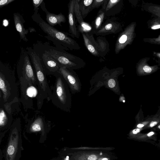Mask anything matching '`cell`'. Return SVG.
Returning <instances> with one entry per match:
<instances>
[{
  "mask_svg": "<svg viewBox=\"0 0 160 160\" xmlns=\"http://www.w3.org/2000/svg\"><path fill=\"white\" fill-rule=\"evenodd\" d=\"M33 18L41 29L47 35L45 38L51 41L55 47L65 50H79L81 47L68 33L60 31L49 25L38 13L34 12Z\"/></svg>",
  "mask_w": 160,
  "mask_h": 160,
  "instance_id": "obj_1",
  "label": "cell"
},
{
  "mask_svg": "<svg viewBox=\"0 0 160 160\" xmlns=\"http://www.w3.org/2000/svg\"><path fill=\"white\" fill-rule=\"evenodd\" d=\"M28 53L35 71L37 84L38 93L37 96V106L38 110L40 109L44 101L46 99L50 101L52 91L48 82L46 74L41 64L38 55L34 50L31 48H28Z\"/></svg>",
  "mask_w": 160,
  "mask_h": 160,
  "instance_id": "obj_2",
  "label": "cell"
},
{
  "mask_svg": "<svg viewBox=\"0 0 160 160\" xmlns=\"http://www.w3.org/2000/svg\"><path fill=\"white\" fill-rule=\"evenodd\" d=\"M55 82L50 100L56 107L66 112H71L72 94L66 82L58 72L54 75Z\"/></svg>",
  "mask_w": 160,
  "mask_h": 160,
  "instance_id": "obj_3",
  "label": "cell"
},
{
  "mask_svg": "<svg viewBox=\"0 0 160 160\" xmlns=\"http://www.w3.org/2000/svg\"><path fill=\"white\" fill-rule=\"evenodd\" d=\"M5 146L2 150L4 160H19L23 150L19 124H14L10 130Z\"/></svg>",
  "mask_w": 160,
  "mask_h": 160,
  "instance_id": "obj_4",
  "label": "cell"
},
{
  "mask_svg": "<svg viewBox=\"0 0 160 160\" xmlns=\"http://www.w3.org/2000/svg\"><path fill=\"white\" fill-rule=\"evenodd\" d=\"M42 43L45 49L59 63L60 66L74 70L82 68L85 66V62L80 58L65 50L51 46L48 42H42Z\"/></svg>",
  "mask_w": 160,
  "mask_h": 160,
  "instance_id": "obj_5",
  "label": "cell"
},
{
  "mask_svg": "<svg viewBox=\"0 0 160 160\" xmlns=\"http://www.w3.org/2000/svg\"><path fill=\"white\" fill-rule=\"evenodd\" d=\"M33 49L38 55L47 75H54L58 72L60 67L59 63L45 49L41 42L34 45Z\"/></svg>",
  "mask_w": 160,
  "mask_h": 160,
  "instance_id": "obj_6",
  "label": "cell"
},
{
  "mask_svg": "<svg viewBox=\"0 0 160 160\" xmlns=\"http://www.w3.org/2000/svg\"><path fill=\"white\" fill-rule=\"evenodd\" d=\"M35 114L27 126V132L29 133L40 132L43 136L46 135L51 129L52 123L42 112L38 110Z\"/></svg>",
  "mask_w": 160,
  "mask_h": 160,
  "instance_id": "obj_7",
  "label": "cell"
},
{
  "mask_svg": "<svg viewBox=\"0 0 160 160\" xmlns=\"http://www.w3.org/2000/svg\"><path fill=\"white\" fill-rule=\"evenodd\" d=\"M58 72L66 82L72 94L80 92L82 84L78 75L73 70L60 66Z\"/></svg>",
  "mask_w": 160,
  "mask_h": 160,
  "instance_id": "obj_8",
  "label": "cell"
},
{
  "mask_svg": "<svg viewBox=\"0 0 160 160\" xmlns=\"http://www.w3.org/2000/svg\"><path fill=\"white\" fill-rule=\"evenodd\" d=\"M22 73L21 86L37 88L35 75L28 53L25 55L24 58Z\"/></svg>",
  "mask_w": 160,
  "mask_h": 160,
  "instance_id": "obj_9",
  "label": "cell"
},
{
  "mask_svg": "<svg viewBox=\"0 0 160 160\" xmlns=\"http://www.w3.org/2000/svg\"><path fill=\"white\" fill-rule=\"evenodd\" d=\"M108 153L101 151L81 150L67 154L70 155L69 160H97Z\"/></svg>",
  "mask_w": 160,
  "mask_h": 160,
  "instance_id": "obj_10",
  "label": "cell"
},
{
  "mask_svg": "<svg viewBox=\"0 0 160 160\" xmlns=\"http://www.w3.org/2000/svg\"><path fill=\"white\" fill-rule=\"evenodd\" d=\"M74 0H70L68 5V33L73 38H79L80 33L77 28L76 22L74 12Z\"/></svg>",
  "mask_w": 160,
  "mask_h": 160,
  "instance_id": "obj_11",
  "label": "cell"
},
{
  "mask_svg": "<svg viewBox=\"0 0 160 160\" xmlns=\"http://www.w3.org/2000/svg\"><path fill=\"white\" fill-rule=\"evenodd\" d=\"M8 78L0 71V89L3 94L4 101L8 102L11 101L13 98L12 86Z\"/></svg>",
  "mask_w": 160,
  "mask_h": 160,
  "instance_id": "obj_12",
  "label": "cell"
},
{
  "mask_svg": "<svg viewBox=\"0 0 160 160\" xmlns=\"http://www.w3.org/2000/svg\"><path fill=\"white\" fill-rule=\"evenodd\" d=\"M40 6L42 10L46 13V20L49 25L53 27L58 24L61 26V23L66 22L65 17L61 12L57 14L49 12L46 8L44 1Z\"/></svg>",
  "mask_w": 160,
  "mask_h": 160,
  "instance_id": "obj_13",
  "label": "cell"
},
{
  "mask_svg": "<svg viewBox=\"0 0 160 160\" xmlns=\"http://www.w3.org/2000/svg\"><path fill=\"white\" fill-rule=\"evenodd\" d=\"M80 0H74V12L76 18L77 28L78 32L81 34L88 33L92 29V28L87 22H85L82 18L79 9L78 2Z\"/></svg>",
  "mask_w": 160,
  "mask_h": 160,
  "instance_id": "obj_14",
  "label": "cell"
},
{
  "mask_svg": "<svg viewBox=\"0 0 160 160\" xmlns=\"http://www.w3.org/2000/svg\"><path fill=\"white\" fill-rule=\"evenodd\" d=\"M15 26L17 31L19 32L21 37L24 41L27 42L28 40L26 36L28 30L25 29L23 23L18 14L14 13L13 15Z\"/></svg>",
  "mask_w": 160,
  "mask_h": 160,
  "instance_id": "obj_15",
  "label": "cell"
},
{
  "mask_svg": "<svg viewBox=\"0 0 160 160\" xmlns=\"http://www.w3.org/2000/svg\"><path fill=\"white\" fill-rule=\"evenodd\" d=\"M93 1L92 0H80L78 2L79 9L83 19L88 13Z\"/></svg>",
  "mask_w": 160,
  "mask_h": 160,
  "instance_id": "obj_16",
  "label": "cell"
},
{
  "mask_svg": "<svg viewBox=\"0 0 160 160\" xmlns=\"http://www.w3.org/2000/svg\"><path fill=\"white\" fill-rule=\"evenodd\" d=\"M155 133L153 132H151L146 134L140 135L138 134L137 136L132 139L136 140L137 141H140L146 142L148 140H156L157 139L156 138L155 136H154Z\"/></svg>",
  "mask_w": 160,
  "mask_h": 160,
  "instance_id": "obj_17",
  "label": "cell"
},
{
  "mask_svg": "<svg viewBox=\"0 0 160 160\" xmlns=\"http://www.w3.org/2000/svg\"><path fill=\"white\" fill-rule=\"evenodd\" d=\"M7 117L3 110L0 111V131L3 130L8 128Z\"/></svg>",
  "mask_w": 160,
  "mask_h": 160,
  "instance_id": "obj_18",
  "label": "cell"
},
{
  "mask_svg": "<svg viewBox=\"0 0 160 160\" xmlns=\"http://www.w3.org/2000/svg\"><path fill=\"white\" fill-rule=\"evenodd\" d=\"M43 1L44 0H32V4L34 7V12L38 13L39 7L40 6Z\"/></svg>",
  "mask_w": 160,
  "mask_h": 160,
  "instance_id": "obj_19",
  "label": "cell"
},
{
  "mask_svg": "<svg viewBox=\"0 0 160 160\" xmlns=\"http://www.w3.org/2000/svg\"><path fill=\"white\" fill-rule=\"evenodd\" d=\"M141 129V128H136L133 130L130 133L129 136L130 138H133L135 137L138 135V133L140 132Z\"/></svg>",
  "mask_w": 160,
  "mask_h": 160,
  "instance_id": "obj_20",
  "label": "cell"
},
{
  "mask_svg": "<svg viewBox=\"0 0 160 160\" xmlns=\"http://www.w3.org/2000/svg\"><path fill=\"white\" fill-rule=\"evenodd\" d=\"M14 0H0V8L6 5Z\"/></svg>",
  "mask_w": 160,
  "mask_h": 160,
  "instance_id": "obj_21",
  "label": "cell"
},
{
  "mask_svg": "<svg viewBox=\"0 0 160 160\" xmlns=\"http://www.w3.org/2000/svg\"><path fill=\"white\" fill-rule=\"evenodd\" d=\"M111 155L108 154L99 158L97 160H111Z\"/></svg>",
  "mask_w": 160,
  "mask_h": 160,
  "instance_id": "obj_22",
  "label": "cell"
},
{
  "mask_svg": "<svg viewBox=\"0 0 160 160\" xmlns=\"http://www.w3.org/2000/svg\"><path fill=\"white\" fill-rule=\"evenodd\" d=\"M108 84L109 87L112 88L115 86V81L114 79H111L108 81Z\"/></svg>",
  "mask_w": 160,
  "mask_h": 160,
  "instance_id": "obj_23",
  "label": "cell"
},
{
  "mask_svg": "<svg viewBox=\"0 0 160 160\" xmlns=\"http://www.w3.org/2000/svg\"><path fill=\"white\" fill-rule=\"evenodd\" d=\"M127 37L125 35L121 36L119 39V42L121 43H124L126 42L127 40Z\"/></svg>",
  "mask_w": 160,
  "mask_h": 160,
  "instance_id": "obj_24",
  "label": "cell"
},
{
  "mask_svg": "<svg viewBox=\"0 0 160 160\" xmlns=\"http://www.w3.org/2000/svg\"><path fill=\"white\" fill-rule=\"evenodd\" d=\"M7 130L3 132H0V145L2 140V139H3V138L5 135V133L7 132Z\"/></svg>",
  "mask_w": 160,
  "mask_h": 160,
  "instance_id": "obj_25",
  "label": "cell"
},
{
  "mask_svg": "<svg viewBox=\"0 0 160 160\" xmlns=\"http://www.w3.org/2000/svg\"><path fill=\"white\" fill-rule=\"evenodd\" d=\"M101 21V18L100 17L97 18L95 21V26L98 28L100 25Z\"/></svg>",
  "mask_w": 160,
  "mask_h": 160,
  "instance_id": "obj_26",
  "label": "cell"
},
{
  "mask_svg": "<svg viewBox=\"0 0 160 160\" xmlns=\"http://www.w3.org/2000/svg\"><path fill=\"white\" fill-rule=\"evenodd\" d=\"M143 70L146 72L149 73L152 71L151 68L147 66H145L143 68Z\"/></svg>",
  "mask_w": 160,
  "mask_h": 160,
  "instance_id": "obj_27",
  "label": "cell"
},
{
  "mask_svg": "<svg viewBox=\"0 0 160 160\" xmlns=\"http://www.w3.org/2000/svg\"><path fill=\"white\" fill-rule=\"evenodd\" d=\"M112 28V24L111 23H109L106 25L105 28L107 30H110Z\"/></svg>",
  "mask_w": 160,
  "mask_h": 160,
  "instance_id": "obj_28",
  "label": "cell"
},
{
  "mask_svg": "<svg viewBox=\"0 0 160 160\" xmlns=\"http://www.w3.org/2000/svg\"><path fill=\"white\" fill-rule=\"evenodd\" d=\"M157 123L158 122L156 121H152L150 123L149 127L151 128L152 127L156 125Z\"/></svg>",
  "mask_w": 160,
  "mask_h": 160,
  "instance_id": "obj_29",
  "label": "cell"
},
{
  "mask_svg": "<svg viewBox=\"0 0 160 160\" xmlns=\"http://www.w3.org/2000/svg\"><path fill=\"white\" fill-rule=\"evenodd\" d=\"M160 28V25H158L155 26H154L152 27L151 28L153 29H157L159 28Z\"/></svg>",
  "mask_w": 160,
  "mask_h": 160,
  "instance_id": "obj_30",
  "label": "cell"
},
{
  "mask_svg": "<svg viewBox=\"0 0 160 160\" xmlns=\"http://www.w3.org/2000/svg\"><path fill=\"white\" fill-rule=\"evenodd\" d=\"M3 158V154L2 152V150L0 148V160H2Z\"/></svg>",
  "mask_w": 160,
  "mask_h": 160,
  "instance_id": "obj_31",
  "label": "cell"
},
{
  "mask_svg": "<svg viewBox=\"0 0 160 160\" xmlns=\"http://www.w3.org/2000/svg\"><path fill=\"white\" fill-rule=\"evenodd\" d=\"M51 160H65V159L63 158H53Z\"/></svg>",
  "mask_w": 160,
  "mask_h": 160,
  "instance_id": "obj_32",
  "label": "cell"
},
{
  "mask_svg": "<svg viewBox=\"0 0 160 160\" xmlns=\"http://www.w3.org/2000/svg\"><path fill=\"white\" fill-rule=\"evenodd\" d=\"M144 126V125L142 124H139L137 125V127L138 128H141Z\"/></svg>",
  "mask_w": 160,
  "mask_h": 160,
  "instance_id": "obj_33",
  "label": "cell"
},
{
  "mask_svg": "<svg viewBox=\"0 0 160 160\" xmlns=\"http://www.w3.org/2000/svg\"><path fill=\"white\" fill-rule=\"evenodd\" d=\"M119 0H111L110 1L111 3H116V2L119 1Z\"/></svg>",
  "mask_w": 160,
  "mask_h": 160,
  "instance_id": "obj_34",
  "label": "cell"
},
{
  "mask_svg": "<svg viewBox=\"0 0 160 160\" xmlns=\"http://www.w3.org/2000/svg\"><path fill=\"white\" fill-rule=\"evenodd\" d=\"M103 1V0H96L95 1L97 2H100Z\"/></svg>",
  "mask_w": 160,
  "mask_h": 160,
  "instance_id": "obj_35",
  "label": "cell"
},
{
  "mask_svg": "<svg viewBox=\"0 0 160 160\" xmlns=\"http://www.w3.org/2000/svg\"><path fill=\"white\" fill-rule=\"evenodd\" d=\"M158 128H159V129H160V125H159V126H158Z\"/></svg>",
  "mask_w": 160,
  "mask_h": 160,
  "instance_id": "obj_36",
  "label": "cell"
},
{
  "mask_svg": "<svg viewBox=\"0 0 160 160\" xmlns=\"http://www.w3.org/2000/svg\"><path fill=\"white\" fill-rule=\"evenodd\" d=\"M123 102H125V101L124 100H123Z\"/></svg>",
  "mask_w": 160,
  "mask_h": 160,
  "instance_id": "obj_37",
  "label": "cell"
},
{
  "mask_svg": "<svg viewBox=\"0 0 160 160\" xmlns=\"http://www.w3.org/2000/svg\"></svg>",
  "mask_w": 160,
  "mask_h": 160,
  "instance_id": "obj_38",
  "label": "cell"
}]
</instances>
